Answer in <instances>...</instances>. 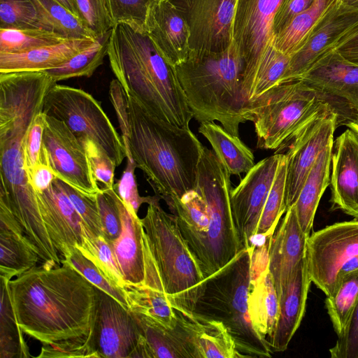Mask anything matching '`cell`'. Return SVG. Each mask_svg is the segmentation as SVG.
<instances>
[{"label": "cell", "mask_w": 358, "mask_h": 358, "mask_svg": "<svg viewBox=\"0 0 358 358\" xmlns=\"http://www.w3.org/2000/svg\"><path fill=\"white\" fill-rule=\"evenodd\" d=\"M62 264L36 266L8 282L17 323L42 343L38 357H99L93 348L97 287Z\"/></svg>", "instance_id": "obj_1"}, {"label": "cell", "mask_w": 358, "mask_h": 358, "mask_svg": "<svg viewBox=\"0 0 358 358\" xmlns=\"http://www.w3.org/2000/svg\"><path fill=\"white\" fill-rule=\"evenodd\" d=\"M230 176L213 150L203 145L195 189L164 199L206 279L246 249L234 218Z\"/></svg>", "instance_id": "obj_2"}, {"label": "cell", "mask_w": 358, "mask_h": 358, "mask_svg": "<svg viewBox=\"0 0 358 358\" xmlns=\"http://www.w3.org/2000/svg\"><path fill=\"white\" fill-rule=\"evenodd\" d=\"M107 55L113 74L127 95L136 98L159 119L189 127L193 115L175 66L145 31L124 23L114 25Z\"/></svg>", "instance_id": "obj_3"}, {"label": "cell", "mask_w": 358, "mask_h": 358, "mask_svg": "<svg viewBox=\"0 0 358 358\" xmlns=\"http://www.w3.org/2000/svg\"><path fill=\"white\" fill-rule=\"evenodd\" d=\"M127 98L131 155L156 195L180 198L194 189L203 144L189 127L164 122L133 96Z\"/></svg>", "instance_id": "obj_4"}, {"label": "cell", "mask_w": 358, "mask_h": 358, "mask_svg": "<svg viewBox=\"0 0 358 358\" xmlns=\"http://www.w3.org/2000/svg\"><path fill=\"white\" fill-rule=\"evenodd\" d=\"M155 196L145 217L143 242L145 287L165 293L173 308L194 312L206 283L199 263L183 238L173 215L166 213Z\"/></svg>", "instance_id": "obj_5"}, {"label": "cell", "mask_w": 358, "mask_h": 358, "mask_svg": "<svg viewBox=\"0 0 358 358\" xmlns=\"http://www.w3.org/2000/svg\"><path fill=\"white\" fill-rule=\"evenodd\" d=\"M193 117L199 122L218 121L239 136L240 124L248 121L243 91V64L232 44L228 50L190 55L175 66Z\"/></svg>", "instance_id": "obj_6"}, {"label": "cell", "mask_w": 358, "mask_h": 358, "mask_svg": "<svg viewBox=\"0 0 358 358\" xmlns=\"http://www.w3.org/2000/svg\"><path fill=\"white\" fill-rule=\"evenodd\" d=\"M45 95L18 92L0 100V198L26 233L44 227L36 192L24 169L23 141L35 116L43 111Z\"/></svg>", "instance_id": "obj_7"}, {"label": "cell", "mask_w": 358, "mask_h": 358, "mask_svg": "<svg viewBox=\"0 0 358 358\" xmlns=\"http://www.w3.org/2000/svg\"><path fill=\"white\" fill-rule=\"evenodd\" d=\"M254 249L243 250L206 279L194 313L223 322L241 357H271L269 345L253 327L248 312Z\"/></svg>", "instance_id": "obj_8"}, {"label": "cell", "mask_w": 358, "mask_h": 358, "mask_svg": "<svg viewBox=\"0 0 358 358\" xmlns=\"http://www.w3.org/2000/svg\"><path fill=\"white\" fill-rule=\"evenodd\" d=\"M328 106L299 79L275 85L247 106L257 148L282 150L309 120Z\"/></svg>", "instance_id": "obj_9"}, {"label": "cell", "mask_w": 358, "mask_h": 358, "mask_svg": "<svg viewBox=\"0 0 358 358\" xmlns=\"http://www.w3.org/2000/svg\"><path fill=\"white\" fill-rule=\"evenodd\" d=\"M43 112L64 122L79 138L89 137L120 165L126 157L121 136L101 103L82 89L54 84L48 92Z\"/></svg>", "instance_id": "obj_10"}, {"label": "cell", "mask_w": 358, "mask_h": 358, "mask_svg": "<svg viewBox=\"0 0 358 358\" xmlns=\"http://www.w3.org/2000/svg\"><path fill=\"white\" fill-rule=\"evenodd\" d=\"M356 256L358 220L336 222L313 232L308 238L306 249L311 282L327 296H333L339 271Z\"/></svg>", "instance_id": "obj_11"}, {"label": "cell", "mask_w": 358, "mask_h": 358, "mask_svg": "<svg viewBox=\"0 0 358 358\" xmlns=\"http://www.w3.org/2000/svg\"><path fill=\"white\" fill-rule=\"evenodd\" d=\"M299 80L312 88L336 114L337 127L357 119L358 65L336 50L320 59Z\"/></svg>", "instance_id": "obj_12"}, {"label": "cell", "mask_w": 358, "mask_h": 358, "mask_svg": "<svg viewBox=\"0 0 358 358\" xmlns=\"http://www.w3.org/2000/svg\"><path fill=\"white\" fill-rule=\"evenodd\" d=\"M283 1L237 0L232 26V40L243 64V87L273 46V23Z\"/></svg>", "instance_id": "obj_13"}, {"label": "cell", "mask_w": 358, "mask_h": 358, "mask_svg": "<svg viewBox=\"0 0 358 358\" xmlns=\"http://www.w3.org/2000/svg\"><path fill=\"white\" fill-rule=\"evenodd\" d=\"M189 29V56L224 52L233 44L237 0H167Z\"/></svg>", "instance_id": "obj_14"}, {"label": "cell", "mask_w": 358, "mask_h": 358, "mask_svg": "<svg viewBox=\"0 0 358 358\" xmlns=\"http://www.w3.org/2000/svg\"><path fill=\"white\" fill-rule=\"evenodd\" d=\"M93 348L99 357L151 358L129 309L98 289Z\"/></svg>", "instance_id": "obj_15"}, {"label": "cell", "mask_w": 358, "mask_h": 358, "mask_svg": "<svg viewBox=\"0 0 358 358\" xmlns=\"http://www.w3.org/2000/svg\"><path fill=\"white\" fill-rule=\"evenodd\" d=\"M337 115L328 106L315 114L294 136L285 153L286 210L293 206L320 153L334 141Z\"/></svg>", "instance_id": "obj_16"}, {"label": "cell", "mask_w": 358, "mask_h": 358, "mask_svg": "<svg viewBox=\"0 0 358 358\" xmlns=\"http://www.w3.org/2000/svg\"><path fill=\"white\" fill-rule=\"evenodd\" d=\"M43 144L56 177L86 196H96L101 189L94 178L86 150L64 122L45 114Z\"/></svg>", "instance_id": "obj_17"}, {"label": "cell", "mask_w": 358, "mask_h": 358, "mask_svg": "<svg viewBox=\"0 0 358 358\" xmlns=\"http://www.w3.org/2000/svg\"><path fill=\"white\" fill-rule=\"evenodd\" d=\"M282 154L258 162L231 190L235 224L244 248H254L259 218L273 182Z\"/></svg>", "instance_id": "obj_18"}, {"label": "cell", "mask_w": 358, "mask_h": 358, "mask_svg": "<svg viewBox=\"0 0 358 358\" xmlns=\"http://www.w3.org/2000/svg\"><path fill=\"white\" fill-rule=\"evenodd\" d=\"M357 23L358 10L338 1L290 56L289 66L280 83L299 79L320 59L335 50L342 37Z\"/></svg>", "instance_id": "obj_19"}, {"label": "cell", "mask_w": 358, "mask_h": 358, "mask_svg": "<svg viewBox=\"0 0 358 358\" xmlns=\"http://www.w3.org/2000/svg\"><path fill=\"white\" fill-rule=\"evenodd\" d=\"M309 236L302 231L295 206L286 210L269 243L268 267L279 300L300 262L306 256Z\"/></svg>", "instance_id": "obj_20"}, {"label": "cell", "mask_w": 358, "mask_h": 358, "mask_svg": "<svg viewBox=\"0 0 358 358\" xmlns=\"http://www.w3.org/2000/svg\"><path fill=\"white\" fill-rule=\"evenodd\" d=\"M331 166V210L358 220V138L350 128L335 141Z\"/></svg>", "instance_id": "obj_21"}, {"label": "cell", "mask_w": 358, "mask_h": 358, "mask_svg": "<svg viewBox=\"0 0 358 358\" xmlns=\"http://www.w3.org/2000/svg\"><path fill=\"white\" fill-rule=\"evenodd\" d=\"M57 178L43 192L36 193L44 224L62 257L66 249L82 244L85 225Z\"/></svg>", "instance_id": "obj_22"}, {"label": "cell", "mask_w": 358, "mask_h": 358, "mask_svg": "<svg viewBox=\"0 0 358 358\" xmlns=\"http://www.w3.org/2000/svg\"><path fill=\"white\" fill-rule=\"evenodd\" d=\"M145 31L163 57L173 66L189 57V27L167 0H155L151 5Z\"/></svg>", "instance_id": "obj_23"}, {"label": "cell", "mask_w": 358, "mask_h": 358, "mask_svg": "<svg viewBox=\"0 0 358 358\" xmlns=\"http://www.w3.org/2000/svg\"><path fill=\"white\" fill-rule=\"evenodd\" d=\"M113 195L122 222L120 236L110 242L113 252L126 284L143 286L145 262L142 222L137 213L124 203L115 190Z\"/></svg>", "instance_id": "obj_24"}, {"label": "cell", "mask_w": 358, "mask_h": 358, "mask_svg": "<svg viewBox=\"0 0 358 358\" xmlns=\"http://www.w3.org/2000/svg\"><path fill=\"white\" fill-rule=\"evenodd\" d=\"M176 313L177 323L191 345L194 358L241 357L223 322L195 313L191 315Z\"/></svg>", "instance_id": "obj_25"}, {"label": "cell", "mask_w": 358, "mask_h": 358, "mask_svg": "<svg viewBox=\"0 0 358 358\" xmlns=\"http://www.w3.org/2000/svg\"><path fill=\"white\" fill-rule=\"evenodd\" d=\"M306 256L300 262L279 300L280 314L269 347L272 352L287 350L304 315L311 283Z\"/></svg>", "instance_id": "obj_26"}, {"label": "cell", "mask_w": 358, "mask_h": 358, "mask_svg": "<svg viewBox=\"0 0 358 358\" xmlns=\"http://www.w3.org/2000/svg\"><path fill=\"white\" fill-rule=\"evenodd\" d=\"M97 38H67L21 53H0V73L44 71L58 67L90 47Z\"/></svg>", "instance_id": "obj_27"}, {"label": "cell", "mask_w": 358, "mask_h": 358, "mask_svg": "<svg viewBox=\"0 0 358 358\" xmlns=\"http://www.w3.org/2000/svg\"><path fill=\"white\" fill-rule=\"evenodd\" d=\"M248 306L253 327L269 345L279 317L280 303L268 266L252 278Z\"/></svg>", "instance_id": "obj_28"}, {"label": "cell", "mask_w": 358, "mask_h": 358, "mask_svg": "<svg viewBox=\"0 0 358 358\" xmlns=\"http://www.w3.org/2000/svg\"><path fill=\"white\" fill-rule=\"evenodd\" d=\"M333 146L334 141H331L320 153L294 204L299 225L307 236L310 235L320 199L330 185Z\"/></svg>", "instance_id": "obj_29"}, {"label": "cell", "mask_w": 358, "mask_h": 358, "mask_svg": "<svg viewBox=\"0 0 358 358\" xmlns=\"http://www.w3.org/2000/svg\"><path fill=\"white\" fill-rule=\"evenodd\" d=\"M129 312L152 358H194L191 345L178 323L174 328H168L145 315Z\"/></svg>", "instance_id": "obj_30"}, {"label": "cell", "mask_w": 358, "mask_h": 358, "mask_svg": "<svg viewBox=\"0 0 358 358\" xmlns=\"http://www.w3.org/2000/svg\"><path fill=\"white\" fill-rule=\"evenodd\" d=\"M199 132L209 142L231 175L246 173L255 166L252 151L239 138L214 121L200 123Z\"/></svg>", "instance_id": "obj_31"}, {"label": "cell", "mask_w": 358, "mask_h": 358, "mask_svg": "<svg viewBox=\"0 0 358 358\" xmlns=\"http://www.w3.org/2000/svg\"><path fill=\"white\" fill-rule=\"evenodd\" d=\"M40 257L24 233L0 232V275L9 282L36 266Z\"/></svg>", "instance_id": "obj_32"}, {"label": "cell", "mask_w": 358, "mask_h": 358, "mask_svg": "<svg viewBox=\"0 0 358 358\" xmlns=\"http://www.w3.org/2000/svg\"><path fill=\"white\" fill-rule=\"evenodd\" d=\"M339 0H315L306 10L296 15L275 38L273 46L291 56L300 47L318 21Z\"/></svg>", "instance_id": "obj_33"}, {"label": "cell", "mask_w": 358, "mask_h": 358, "mask_svg": "<svg viewBox=\"0 0 358 358\" xmlns=\"http://www.w3.org/2000/svg\"><path fill=\"white\" fill-rule=\"evenodd\" d=\"M129 310L145 315L168 328L177 324V314L165 293L145 286L123 287Z\"/></svg>", "instance_id": "obj_34"}, {"label": "cell", "mask_w": 358, "mask_h": 358, "mask_svg": "<svg viewBox=\"0 0 358 358\" xmlns=\"http://www.w3.org/2000/svg\"><path fill=\"white\" fill-rule=\"evenodd\" d=\"M287 174V157L282 154L277 172L264 203L257 228L255 245H262L271 238L286 211L285 203Z\"/></svg>", "instance_id": "obj_35"}, {"label": "cell", "mask_w": 358, "mask_h": 358, "mask_svg": "<svg viewBox=\"0 0 358 358\" xmlns=\"http://www.w3.org/2000/svg\"><path fill=\"white\" fill-rule=\"evenodd\" d=\"M111 30L98 38L89 48L79 52L62 65L44 71L55 83L73 78L91 77L101 66L108 53Z\"/></svg>", "instance_id": "obj_36"}, {"label": "cell", "mask_w": 358, "mask_h": 358, "mask_svg": "<svg viewBox=\"0 0 358 358\" xmlns=\"http://www.w3.org/2000/svg\"><path fill=\"white\" fill-rule=\"evenodd\" d=\"M290 56L271 47L250 79L243 85L248 102L278 85L289 66Z\"/></svg>", "instance_id": "obj_37"}, {"label": "cell", "mask_w": 358, "mask_h": 358, "mask_svg": "<svg viewBox=\"0 0 358 358\" xmlns=\"http://www.w3.org/2000/svg\"><path fill=\"white\" fill-rule=\"evenodd\" d=\"M8 282L1 278L0 357H29V351L18 326L10 302Z\"/></svg>", "instance_id": "obj_38"}, {"label": "cell", "mask_w": 358, "mask_h": 358, "mask_svg": "<svg viewBox=\"0 0 358 358\" xmlns=\"http://www.w3.org/2000/svg\"><path fill=\"white\" fill-rule=\"evenodd\" d=\"M358 300V271L347 275L324 306L337 336L346 329Z\"/></svg>", "instance_id": "obj_39"}, {"label": "cell", "mask_w": 358, "mask_h": 358, "mask_svg": "<svg viewBox=\"0 0 358 358\" xmlns=\"http://www.w3.org/2000/svg\"><path fill=\"white\" fill-rule=\"evenodd\" d=\"M83 241L76 245L115 285L123 289L127 285L116 260L111 243L103 236H92L83 229Z\"/></svg>", "instance_id": "obj_40"}, {"label": "cell", "mask_w": 358, "mask_h": 358, "mask_svg": "<svg viewBox=\"0 0 358 358\" xmlns=\"http://www.w3.org/2000/svg\"><path fill=\"white\" fill-rule=\"evenodd\" d=\"M0 29L56 32L29 0H0Z\"/></svg>", "instance_id": "obj_41"}, {"label": "cell", "mask_w": 358, "mask_h": 358, "mask_svg": "<svg viewBox=\"0 0 358 358\" xmlns=\"http://www.w3.org/2000/svg\"><path fill=\"white\" fill-rule=\"evenodd\" d=\"M54 30L69 38H98L56 0H29Z\"/></svg>", "instance_id": "obj_42"}, {"label": "cell", "mask_w": 358, "mask_h": 358, "mask_svg": "<svg viewBox=\"0 0 358 358\" xmlns=\"http://www.w3.org/2000/svg\"><path fill=\"white\" fill-rule=\"evenodd\" d=\"M61 264L64 263L80 273L98 289L105 292L117 301L124 308H128L125 293L123 289L115 285L81 251L75 246L64 251Z\"/></svg>", "instance_id": "obj_43"}, {"label": "cell", "mask_w": 358, "mask_h": 358, "mask_svg": "<svg viewBox=\"0 0 358 358\" xmlns=\"http://www.w3.org/2000/svg\"><path fill=\"white\" fill-rule=\"evenodd\" d=\"M69 38L41 29H0V53H21L59 43Z\"/></svg>", "instance_id": "obj_44"}, {"label": "cell", "mask_w": 358, "mask_h": 358, "mask_svg": "<svg viewBox=\"0 0 358 358\" xmlns=\"http://www.w3.org/2000/svg\"><path fill=\"white\" fill-rule=\"evenodd\" d=\"M155 0H106L113 26L124 23L145 31L151 5Z\"/></svg>", "instance_id": "obj_45"}, {"label": "cell", "mask_w": 358, "mask_h": 358, "mask_svg": "<svg viewBox=\"0 0 358 358\" xmlns=\"http://www.w3.org/2000/svg\"><path fill=\"white\" fill-rule=\"evenodd\" d=\"M87 156L90 169L96 182L103 185L101 189L114 187V174L117 164L104 149L89 137L79 138Z\"/></svg>", "instance_id": "obj_46"}, {"label": "cell", "mask_w": 358, "mask_h": 358, "mask_svg": "<svg viewBox=\"0 0 358 358\" xmlns=\"http://www.w3.org/2000/svg\"><path fill=\"white\" fill-rule=\"evenodd\" d=\"M57 182L82 218L92 236H103L96 196H86L59 178Z\"/></svg>", "instance_id": "obj_47"}, {"label": "cell", "mask_w": 358, "mask_h": 358, "mask_svg": "<svg viewBox=\"0 0 358 358\" xmlns=\"http://www.w3.org/2000/svg\"><path fill=\"white\" fill-rule=\"evenodd\" d=\"M83 24L96 38L112 29L113 24L106 0H76Z\"/></svg>", "instance_id": "obj_48"}, {"label": "cell", "mask_w": 358, "mask_h": 358, "mask_svg": "<svg viewBox=\"0 0 358 358\" xmlns=\"http://www.w3.org/2000/svg\"><path fill=\"white\" fill-rule=\"evenodd\" d=\"M114 189L101 190L96 195L103 237L112 242L122 231L120 210L113 195Z\"/></svg>", "instance_id": "obj_49"}, {"label": "cell", "mask_w": 358, "mask_h": 358, "mask_svg": "<svg viewBox=\"0 0 358 358\" xmlns=\"http://www.w3.org/2000/svg\"><path fill=\"white\" fill-rule=\"evenodd\" d=\"M45 114L42 111L34 118L23 141V156L26 173L40 162L43 146Z\"/></svg>", "instance_id": "obj_50"}, {"label": "cell", "mask_w": 358, "mask_h": 358, "mask_svg": "<svg viewBox=\"0 0 358 358\" xmlns=\"http://www.w3.org/2000/svg\"><path fill=\"white\" fill-rule=\"evenodd\" d=\"M136 168L134 162L127 159V166L122 177L114 185L113 189L124 203L137 213L142 203H149L155 196H140L134 175Z\"/></svg>", "instance_id": "obj_51"}, {"label": "cell", "mask_w": 358, "mask_h": 358, "mask_svg": "<svg viewBox=\"0 0 358 358\" xmlns=\"http://www.w3.org/2000/svg\"><path fill=\"white\" fill-rule=\"evenodd\" d=\"M109 96L113 106L121 131L126 157L134 161L129 147V120L127 95L119 80L113 79L109 86Z\"/></svg>", "instance_id": "obj_52"}, {"label": "cell", "mask_w": 358, "mask_h": 358, "mask_svg": "<svg viewBox=\"0 0 358 358\" xmlns=\"http://www.w3.org/2000/svg\"><path fill=\"white\" fill-rule=\"evenodd\" d=\"M329 352L331 358H358V300L346 329Z\"/></svg>", "instance_id": "obj_53"}, {"label": "cell", "mask_w": 358, "mask_h": 358, "mask_svg": "<svg viewBox=\"0 0 358 358\" xmlns=\"http://www.w3.org/2000/svg\"><path fill=\"white\" fill-rule=\"evenodd\" d=\"M30 185L36 192H43L57 178L48 162L47 150L43 144L40 162L27 173Z\"/></svg>", "instance_id": "obj_54"}, {"label": "cell", "mask_w": 358, "mask_h": 358, "mask_svg": "<svg viewBox=\"0 0 358 358\" xmlns=\"http://www.w3.org/2000/svg\"><path fill=\"white\" fill-rule=\"evenodd\" d=\"M315 0H284L274 20V38L298 14L309 8ZM274 41V39H273Z\"/></svg>", "instance_id": "obj_55"}, {"label": "cell", "mask_w": 358, "mask_h": 358, "mask_svg": "<svg viewBox=\"0 0 358 358\" xmlns=\"http://www.w3.org/2000/svg\"><path fill=\"white\" fill-rule=\"evenodd\" d=\"M335 50L343 58L358 65V23L342 37Z\"/></svg>", "instance_id": "obj_56"}, {"label": "cell", "mask_w": 358, "mask_h": 358, "mask_svg": "<svg viewBox=\"0 0 358 358\" xmlns=\"http://www.w3.org/2000/svg\"><path fill=\"white\" fill-rule=\"evenodd\" d=\"M56 1L58 3H59L62 6H63L64 8H66L74 16H76L77 18H78L80 20V15H79V12L78 10L76 0H56Z\"/></svg>", "instance_id": "obj_57"}, {"label": "cell", "mask_w": 358, "mask_h": 358, "mask_svg": "<svg viewBox=\"0 0 358 358\" xmlns=\"http://www.w3.org/2000/svg\"><path fill=\"white\" fill-rule=\"evenodd\" d=\"M339 2L345 6L358 10V0H339Z\"/></svg>", "instance_id": "obj_58"}, {"label": "cell", "mask_w": 358, "mask_h": 358, "mask_svg": "<svg viewBox=\"0 0 358 358\" xmlns=\"http://www.w3.org/2000/svg\"><path fill=\"white\" fill-rule=\"evenodd\" d=\"M348 128H350L356 134L358 138V125L353 122H350L346 124Z\"/></svg>", "instance_id": "obj_59"}, {"label": "cell", "mask_w": 358, "mask_h": 358, "mask_svg": "<svg viewBox=\"0 0 358 358\" xmlns=\"http://www.w3.org/2000/svg\"><path fill=\"white\" fill-rule=\"evenodd\" d=\"M353 123L356 124L357 125H358V117L357 119L355 120V122H354Z\"/></svg>", "instance_id": "obj_60"}]
</instances>
